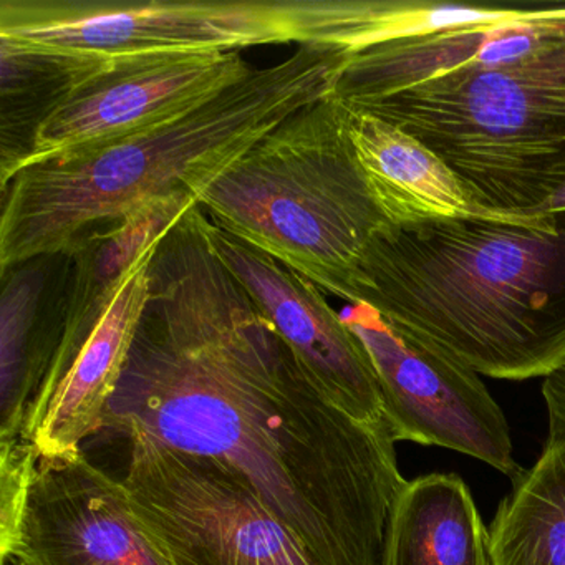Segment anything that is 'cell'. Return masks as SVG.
Masks as SVG:
<instances>
[{
  "label": "cell",
  "instance_id": "ac0fdd59",
  "mask_svg": "<svg viewBox=\"0 0 565 565\" xmlns=\"http://www.w3.org/2000/svg\"><path fill=\"white\" fill-rule=\"evenodd\" d=\"M39 455L24 438L0 439V564L8 565L21 542Z\"/></svg>",
  "mask_w": 565,
  "mask_h": 565
},
{
  "label": "cell",
  "instance_id": "5bb4252c",
  "mask_svg": "<svg viewBox=\"0 0 565 565\" xmlns=\"http://www.w3.org/2000/svg\"><path fill=\"white\" fill-rule=\"evenodd\" d=\"M342 107L360 170L392 226L476 213L448 164L422 141L388 121Z\"/></svg>",
  "mask_w": 565,
  "mask_h": 565
},
{
  "label": "cell",
  "instance_id": "ffe728a7",
  "mask_svg": "<svg viewBox=\"0 0 565 565\" xmlns=\"http://www.w3.org/2000/svg\"><path fill=\"white\" fill-rule=\"evenodd\" d=\"M565 210V190L561 194L554 198L551 203L545 206L544 211ZM542 213V211H541Z\"/></svg>",
  "mask_w": 565,
  "mask_h": 565
},
{
  "label": "cell",
  "instance_id": "30bf717a",
  "mask_svg": "<svg viewBox=\"0 0 565 565\" xmlns=\"http://www.w3.org/2000/svg\"><path fill=\"white\" fill-rule=\"evenodd\" d=\"M206 234L217 259L273 323L313 385L356 422L388 429L369 353L320 287L220 230L210 217Z\"/></svg>",
  "mask_w": 565,
  "mask_h": 565
},
{
  "label": "cell",
  "instance_id": "8fae6325",
  "mask_svg": "<svg viewBox=\"0 0 565 565\" xmlns=\"http://www.w3.org/2000/svg\"><path fill=\"white\" fill-rule=\"evenodd\" d=\"M12 565H171L124 481L84 451L39 458Z\"/></svg>",
  "mask_w": 565,
  "mask_h": 565
},
{
  "label": "cell",
  "instance_id": "277c9868",
  "mask_svg": "<svg viewBox=\"0 0 565 565\" xmlns=\"http://www.w3.org/2000/svg\"><path fill=\"white\" fill-rule=\"evenodd\" d=\"M350 54L299 45L280 64L254 68L164 124L19 171L2 190L0 274L64 253L88 231L150 201L193 193L290 115L329 97Z\"/></svg>",
  "mask_w": 565,
  "mask_h": 565
},
{
  "label": "cell",
  "instance_id": "2e32d148",
  "mask_svg": "<svg viewBox=\"0 0 565 565\" xmlns=\"http://www.w3.org/2000/svg\"><path fill=\"white\" fill-rule=\"evenodd\" d=\"M107 58L19 47L0 41V184L9 186L34 148L39 128Z\"/></svg>",
  "mask_w": 565,
  "mask_h": 565
},
{
  "label": "cell",
  "instance_id": "5b68a950",
  "mask_svg": "<svg viewBox=\"0 0 565 565\" xmlns=\"http://www.w3.org/2000/svg\"><path fill=\"white\" fill-rule=\"evenodd\" d=\"M191 194L220 230L350 303L366 247L392 226L360 170L345 111L330 95L290 115Z\"/></svg>",
  "mask_w": 565,
  "mask_h": 565
},
{
  "label": "cell",
  "instance_id": "e0dca14e",
  "mask_svg": "<svg viewBox=\"0 0 565 565\" xmlns=\"http://www.w3.org/2000/svg\"><path fill=\"white\" fill-rule=\"evenodd\" d=\"M512 482L488 527L491 565H565V435Z\"/></svg>",
  "mask_w": 565,
  "mask_h": 565
},
{
  "label": "cell",
  "instance_id": "4fadbf2b",
  "mask_svg": "<svg viewBox=\"0 0 565 565\" xmlns=\"http://www.w3.org/2000/svg\"><path fill=\"white\" fill-rule=\"evenodd\" d=\"M0 276V439H9L24 431L61 345L71 254L35 257Z\"/></svg>",
  "mask_w": 565,
  "mask_h": 565
},
{
  "label": "cell",
  "instance_id": "3957f363",
  "mask_svg": "<svg viewBox=\"0 0 565 565\" xmlns=\"http://www.w3.org/2000/svg\"><path fill=\"white\" fill-rule=\"evenodd\" d=\"M353 303L478 375L545 379L565 362V210L386 226Z\"/></svg>",
  "mask_w": 565,
  "mask_h": 565
},
{
  "label": "cell",
  "instance_id": "8992f818",
  "mask_svg": "<svg viewBox=\"0 0 565 565\" xmlns=\"http://www.w3.org/2000/svg\"><path fill=\"white\" fill-rule=\"evenodd\" d=\"M306 0H2L0 41L87 57L307 44Z\"/></svg>",
  "mask_w": 565,
  "mask_h": 565
},
{
  "label": "cell",
  "instance_id": "7a4b0ae2",
  "mask_svg": "<svg viewBox=\"0 0 565 565\" xmlns=\"http://www.w3.org/2000/svg\"><path fill=\"white\" fill-rule=\"evenodd\" d=\"M330 97L422 141L476 213L529 216L565 190V6L352 52Z\"/></svg>",
  "mask_w": 565,
  "mask_h": 565
},
{
  "label": "cell",
  "instance_id": "9c48e42d",
  "mask_svg": "<svg viewBox=\"0 0 565 565\" xmlns=\"http://www.w3.org/2000/svg\"><path fill=\"white\" fill-rule=\"evenodd\" d=\"M239 52H163L104 62L39 128L24 168L164 124L253 72Z\"/></svg>",
  "mask_w": 565,
  "mask_h": 565
},
{
  "label": "cell",
  "instance_id": "d6986e66",
  "mask_svg": "<svg viewBox=\"0 0 565 565\" xmlns=\"http://www.w3.org/2000/svg\"><path fill=\"white\" fill-rule=\"evenodd\" d=\"M547 409L548 436L565 435V362L542 383Z\"/></svg>",
  "mask_w": 565,
  "mask_h": 565
},
{
  "label": "cell",
  "instance_id": "6da1fadb",
  "mask_svg": "<svg viewBox=\"0 0 565 565\" xmlns=\"http://www.w3.org/2000/svg\"><path fill=\"white\" fill-rule=\"evenodd\" d=\"M194 204L150 264V296L104 429L239 472L317 565H380L405 479L388 429L337 408L223 266Z\"/></svg>",
  "mask_w": 565,
  "mask_h": 565
},
{
  "label": "cell",
  "instance_id": "9a60e30c",
  "mask_svg": "<svg viewBox=\"0 0 565 565\" xmlns=\"http://www.w3.org/2000/svg\"><path fill=\"white\" fill-rule=\"evenodd\" d=\"M380 565H491L488 529L458 475H426L399 489Z\"/></svg>",
  "mask_w": 565,
  "mask_h": 565
},
{
  "label": "cell",
  "instance_id": "7c38bea8",
  "mask_svg": "<svg viewBox=\"0 0 565 565\" xmlns=\"http://www.w3.org/2000/svg\"><path fill=\"white\" fill-rule=\"evenodd\" d=\"M163 237L135 264L74 359L42 383L22 431L39 458L81 451L85 439L104 429L150 296V264Z\"/></svg>",
  "mask_w": 565,
  "mask_h": 565
},
{
  "label": "cell",
  "instance_id": "52a82bcc",
  "mask_svg": "<svg viewBox=\"0 0 565 565\" xmlns=\"http://www.w3.org/2000/svg\"><path fill=\"white\" fill-rule=\"evenodd\" d=\"M124 484L171 565H317L231 466L127 433Z\"/></svg>",
  "mask_w": 565,
  "mask_h": 565
},
{
  "label": "cell",
  "instance_id": "ba28073f",
  "mask_svg": "<svg viewBox=\"0 0 565 565\" xmlns=\"http://www.w3.org/2000/svg\"><path fill=\"white\" fill-rule=\"evenodd\" d=\"M342 319L369 353L393 441L451 449L508 478L521 475L508 419L478 373L365 303H353Z\"/></svg>",
  "mask_w": 565,
  "mask_h": 565
}]
</instances>
